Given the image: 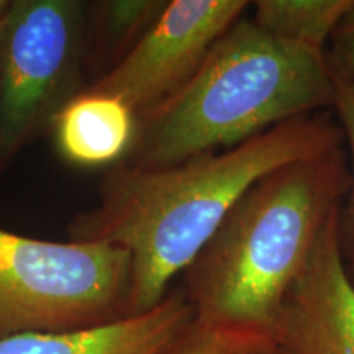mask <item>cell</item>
<instances>
[{"instance_id": "cell-11", "label": "cell", "mask_w": 354, "mask_h": 354, "mask_svg": "<svg viewBox=\"0 0 354 354\" xmlns=\"http://www.w3.org/2000/svg\"><path fill=\"white\" fill-rule=\"evenodd\" d=\"M166 3L167 0H105L88 3L87 59L91 53L97 63L105 59L107 73L151 28Z\"/></svg>"}, {"instance_id": "cell-7", "label": "cell", "mask_w": 354, "mask_h": 354, "mask_svg": "<svg viewBox=\"0 0 354 354\" xmlns=\"http://www.w3.org/2000/svg\"><path fill=\"white\" fill-rule=\"evenodd\" d=\"M339 214L274 322L271 335L286 354H354V284L339 246Z\"/></svg>"}, {"instance_id": "cell-2", "label": "cell", "mask_w": 354, "mask_h": 354, "mask_svg": "<svg viewBox=\"0 0 354 354\" xmlns=\"http://www.w3.org/2000/svg\"><path fill=\"white\" fill-rule=\"evenodd\" d=\"M349 183L342 145L251 185L184 272L183 292L196 318L271 333L287 294L342 210Z\"/></svg>"}, {"instance_id": "cell-13", "label": "cell", "mask_w": 354, "mask_h": 354, "mask_svg": "<svg viewBox=\"0 0 354 354\" xmlns=\"http://www.w3.org/2000/svg\"><path fill=\"white\" fill-rule=\"evenodd\" d=\"M333 71L335 82V99L331 110L335 112V118L342 128L343 140L348 145L351 166H349V183L348 196L344 198L339 214V246L346 271L354 284V84Z\"/></svg>"}, {"instance_id": "cell-10", "label": "cell", "mask_w": 354, "mask_h": 354, "mask_svg": "<svg viewBox=\"0 0 354 354\" xmlns=\"http://www.w3.org/2000/svg\"><path fill=\"white\" fill-rule=\"evenodd\" d=\"M354 0H258L256 26L281 41L326 53V43Z\"/></svg>"}, {"instance_id": "cell-8", "label": "cell", "mask_w": 354, "mask_h": 354, "mask_svg": "<svg viewBox=\"0 0 354 354\" xmlns=\"http://www.w3.org/2000/svg\"><path fill=\"white\" fill-rule=\"evenodd\" d=\"M196 317L183 290L156 307L104 325L0 339V354H162Z\"/></svg>"}, {"instance_id": "cell-14", "label": "cell", "mask_w": 354, "mask_h": 354, "mask_svg": "<svg viewBox=\"0 0 354 354\" xmlns=\"http://www.w3.org/2000/svg\"><path fill=\"white\" fill-rule=\"evenodd\" d=\"M330 44L326 51L330 66L354 84V2L335 28Z\"/></svg>"}, {"instance_id": "cell-6", "label": "cell", "mask_w": 354, "mask_h": 354, "mask_svg": "<svg viewBox=\"0 0 354 354\" xmlns=\"http://www.w3.org/2000/svg\"><path fill=\"white\" fill-rule=\"evenodd\" d=\"M250 6L246 0H171L131 50L84 91L117 97L136 117L145 115L192 79Z\"/></svg>"}, {"instance_id": "cell-1", "label": "cell", "mask_w": 354, "mask_h": 354, "mask_svg": "<svg viewBox=\"0 0 354 354\" xmlns=\"http://www.w3.org/2000/svg\"><path fill=\"white\" fill-rule=\"evenodd\" d=\"M343 143L342 128L325 110L172 166L118 162L102 180L97 205L74 216L68 236L125 250L131 259L128 315L145 313L166 299L171 282L187 271L251 185Z\"/></svg>"}, {"instance_id": "cell-5", "label": "cell", "mask_w": 354, "mask_h": 354, "mask_svg": "<svg viewBox=\"0 0 354 354\" xmlns=\"http://www.w3.org/2000/svg\"><path fill=\"white\" fill-rule=\"evenodd\" d=\"M87 7L81 0H8L0 15V169L50 131L86 88Z\"/></svg>"}, {"instance_id": "cell-12", "label": "cell", "mask_w": 354, "mask_h": 354, "mask_svg": "<svg viewBox=\"0 0 354 354\" xmlns=\"http://www.w3.org/2000/svg\"><path fill=\"white\" fill-rule=\"evenodd\" d=\"M162 354H286L269 331L228 328L194 317Z\"/></svg>"}, {"instance_id": "cell-3", "label": "cell", "mask_w": 354, "mask_h": 354, "mask_svg": "<svg viewBox=\"0 0 354 354\" xmlns=\"http://www.w3.org/2000/svg\"><path fill=\"white\" fill-rule=\"evenodd\" d=\"M333 99L326 53L281 41L245 15L179 92L136 117L135 140L120 162L156 169L233 148L294 118L325 112Z\"/></svg>"}, {"instance_id": "cell-15", "label": "cell", "mask_w": 354, "mask_h": 354, "mask_svg": "<svg viewBox=\"0 0 354 354\" xmlns=\"http://www.w3.org/2000/svg\"><path fill=\"white\" fill-rule=\"evenodd\" d=\"M8 6V0H0V15H2L3 10H6Z\"/></svg>"}, {"instance_id": "cell-9", "label": "cell", "mask_w": 354, "mask_h": 354, "mask_svg": "<svg viewBox=\"0 0 354 354\" xmlns=\"http://www.w3.org/2000/svg\"><path fill=\"white\" fill-rule=\"evenodd\" d=\"M57 151L71 165L115 166L130 151L136 113L117 97L82 91L51 127Z\"/></svg>"}, {"instance_id": "cell-4", "label": "cell", "mask_w": 354, "mask_h": 354, "mask_svg": "<svg viewBox=\"0 0 354 354\" xmlns=\"http://www.w3.org/2000/svg\"><path fill=\"white\" fill-rule=\"evenodd\" d=\"M131 259L104 243L46 241L0 228V339L128 315Z\"/></svg>"}]
</instances>
